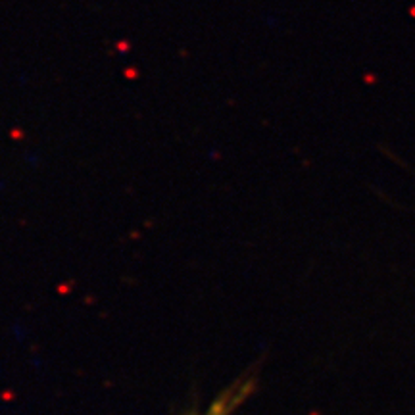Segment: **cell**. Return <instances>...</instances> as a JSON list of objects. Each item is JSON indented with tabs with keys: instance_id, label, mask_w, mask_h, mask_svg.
I'll return each mask as SVG.
<instances>
[{
	"instance_id": "cell-1",
	"label": "cell",
	"mask_w": 415,
	"mask_h": 415,
	"mask_svg": "<svg viewBox=\"0 0 415 415\" xmlns=\"http://www.w3.org/2000/svg\"><path fill=\"white\" fill-rule=\"evenodd\" d=\"M250 388H252V383H248V381L233 384L231 388L225 390L216 402L210 404V408H208L206 412L196 414V415H231L242 402H244V398L248 396Z\"/></svg>"
}]
</instances>
